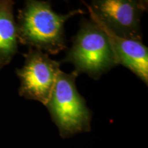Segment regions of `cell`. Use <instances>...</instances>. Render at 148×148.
I'll list each match as a JSON object with an SVG mask.
<instances>
[{
    "label": "cell",
    "mask_w": 148,
    "mask_h": 148,
    "mask_svg": "<svg viewBox=\"0 0 148 148\" xmlns=\"http://www.w3.org/2000/svg\"><path fill=\"white\" fill-rule=\"evenodd\" d=\"M14 5L11 0H0V70L10 63L18 51Z\"/></svg>",
    "instance_id": "obj_7"
},
{
    "label": "cell",
    "mask_w": 148,
    "mask_h": 148,
    "mask_svg": "<svg viewBox=\"0 0 148 148\" xmlns=\"http://www.w3.org/2000/svg\"><path fill=\"white\" fill-rule=\"evenodd\" d=\"M108 36L119 64L124 66L148 84V48L142 42L117 36L90 15Z\"/></svg>",
    "instance_id": "obj_6"
},
{
    "label": "cell",
    "mask_w": 148,
    "mask_h": 148,
    "mask_svg": "<svg viewBox=\"0 0 148 148\" xmlns=\"http://www.w3.org/2000/svg\"><path fill=\"white\" fill-rule=\"evenodd\" d=\"M82 13L81 9H76L58 14L49 1L27 0L18 10L16 21L18 41L47 54H58L66 47L64 23Z\"/></svg>",
    "instance_id": "obj_1"
},
{
    "label": "cell",
    "mask_w": 148,
    "mask_h": 148,
    "mask_svg": "<svg viewBox=\"0 0 148 148\" xmlns=\"http://www.w3.org/2000/svg\"><path fill=\"white\" fill-rule=\"evenodd\" d=\"M60 63H71L77 75L85 73L97 80L119 65L106 33L92 19L82 18L72 45Z\"/></svg>",
    "instance_id": "obj_2"
},
{
    "label": "cell",
    "mask_w": 148,
    "mask_h": 148,
    "mask_svg": "<svg viewBox=\"0 0 148 148\" xmlns=\"http://www.w3.org/2000/svg\"><path fill=\"white\" fill-rule=\"evenodd\" d=\"M78 75L60 70L45 106L62 138L91 130L92 112L77 89Z\"/></svg>",
    "instance_id": "obj_3"
},
{
    "label": "cell",
    "mask_w": 148,
    "mask_h": 148,
    "mask_svg": "<svg viewBox=\"0 0 148 148\" xmlns=\"http://www.w3.org/2000/svg\"><path fill=\"white\" fill-rule=\"evenodd\" d=\"M90 15L117 36L142 42L140 18L147 10L145 0H92L86 3Z\"/></svg>",
    "instance_id": "obj_4"
},
{
    "label": "cell",
    "mask_w": 148,
    "mask_h": 148,
    "mask_svg": "<svg viewBox=\"0 0 148 148\" xmlns=\"http://www.w3.org/2000/svg\"><path fill=\"white\" fill-rule=\"evenodd\" d=\"M24 58L23 65L16 69L20 83L18 95L45 106L61 70L60 62L51 59L44 51L31 47Z\"/></svg>",
    "instance_id": "obj_5"
}]
</instances>
